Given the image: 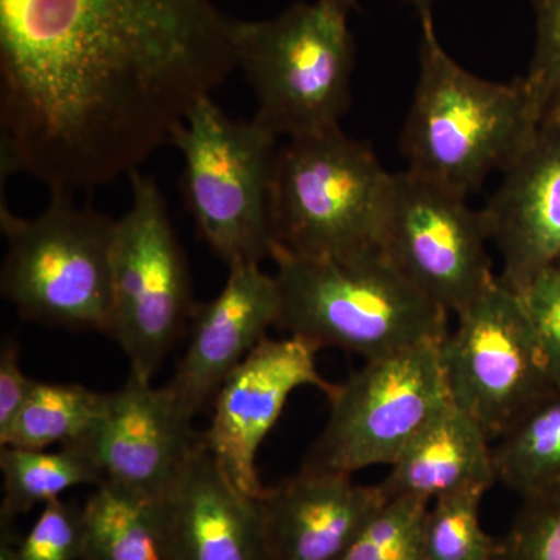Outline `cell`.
<instances>
[{"label": "cell", "mask_w": 560, "mask_h": 560, "mask_svg": "<svg viewBox=\"0 0 560 560\" xmlns=\"http://www.w3.org/2000/svg\"><path fill=\"white\" fill-rule=\"evenodd\" d=\"M441 342H423L368 360L335 386L329 418L302 467L353 475L368 467H389L399 458L452 404Z\"/></svg>", "instance_id": "9"}, {"label": "cell", "mask_w": 560, "mask_h": 560, "mask_svg": "<svg viewBox=\"0 0 560 560\" xmlns=\"http://www.w3.org/2000/svg\"><path fill=\"white\" fill-rule=\"evenodd\" d=\"M430 501H386L340 560H425L423 521Z\"/></svg>", "instance_id": "24"}, {"label": "cell", "mask_w": 560, "mask_h": 560, "mask_svg": "<svg viewBox=\"0 0 560 560\" xmlns=\"http://www.w3.org/2000/svg\"><path fill=\"white\" fill-rule=\"evenodd\" d=\"M541 121L525 77L474 75L442 47L433 14L420 16L418 84L401 135L407 171L467 198L525 150Z\"/></svg>", "instance_id": "2"}, {"label": "cell", "mask_w": 560, "mask_h": 560, "mask_svg": "<svg viewBox=\"0 0 560 560\" xmlns=\"http://www.w3.org/2000/svg\"><path fill=\"white\" fill-rule=\"evenodd\" d=\"M497 482L492 441L480 423L447 405L389 466L381 488L388 499L433 501L466 488Z\"/></svg>", "instance_id": "18"}, {"label": "cell", "mask_w": 560, "mask_h": 560, "mask_svg": "<svg viewBox=\"0 0 560 560\" xmlns=\"http://www.w3.org/2000/svg\"><path fill=\"white\" fill-rule=\"evenodd\" d=\"M81 560H176L165 499L102 482L81 506Z\"/></svg>", "instance_id": "19"}, {"label": "cell", "mask_w": 560, "mask_h": 560, "mask_svg": "<svg viewBox=\"0 0 560 560\" xmlns=\"http://www.w3.org/2000/svg\"><path fill=\"white\" fill-rule=\"evenodd\" d=\"M493 560H560V482L521 497Z\"/></svg>", "instance_id": "25"}, {"label": "cell", "mask_w": 560, "mask_h": 560, "mask_svg": "<svg viewBox=\"0 0 560 560\" xmlns=\"http://www.w3.org/2000/svg\"><path fill=\"white\" fill-rule=\"evenodd\" d=\"M488 223L467 206L410 171L390 175L383 217V254L434 304L458 315L497 279Z\"/></svg>", "instance_id": "11"}, {"label": "cell", "mask_w": 560, "mask_h": 560, "mask_svg": "<svg viewBox=\"0 0 560 560\" xmlns=\"http://www.w3.org/2000/svg\"><path fill=\"white\" fill-rule=\"evenodd\" d=\"M108 393H97L77 383L36 382L20 415L5 433L0 447L47 451L54 445L86 440L105 411Z\"/></svg>", "instance_id": "22"}, {"label": "cell", "mask_w": 560, "mask_h": 560, "mask_svg": "<svg viewBox=\"0 0 560 560\" xmlns=\"http://www.w3.org/2000/svg\"><path fill=\"white\" fill-rule=\"evenodd\" d=\"M213 0H0V172L50 191L140 171L235 70Z\"/></svg>", "instance_id": "1"}, {"label": "cell", "mask_w": 560, "mask_h": 560, "mask_svg": "<svg viewBox=\"0 0 560 560\" xmlns=\"http://www.w3.org/2000/svg\"><path fill=\"white\" fill-rule=\"evenodd\" d=\"M128 178L131 205L116 224L105 335L124 350L131 374L153 381L198 304L160 186L140 171Z\"/></svg>", "instance_id": "8"}, {"label": "cell", "mask_w": 560, "mask_h": 560, "mask_svg": "<svg viewBox=\"0 0 560 560\" xmlns=\"http://www.w3.org/2000/svg\"><path fill=\"white\" fill-rule=\"evenodd\" d=\"M2 470V528L33 508L61 499L66 490L77 486H98L103 482L101 467L86 445H62L58 451L33 448H0Z\"/></svg>", "instance_id": "20"}, {"label": "cell", "mask_w": 560, "mask_h": 560, "mask_svg": "<svg viewBox=\"0 0 560 560\" xmlns=\"http://www.w3.org/2000/svg\"><path fill=\"white\" fill-rule=\"evenodd\" d=\"M318 350L293 335L282 340L267 337L213 397L212 420L202 433V444L242 492L250 497L264 493L257 455L291 394L305 386L323 390L327 397L334 393L337 385L327 382L316 366Z\"/></svg>", "instance_id": "12"}, {"label": "cell", "mask_w": 560, "mask_h": 560, "mask_svg": "<svg viewBox=\"0 0 560 560\" xmlns=\"http://www.w3.org/2000/svg\"><path fill=\"white\" fill-rule=\"evenodd\" d=\"M536 49L525 75L541 117H560V0H533Z\"/></svg>", "instance_id": "27"}, {"label": "cell", "mask_w": 560, "mask_h": 560, "mask_svg": "<svg viewBox=\"0 0 560 560\" xmlns=\"http://www.w3.org/2000/svg\"><path fill=\"white\" fill-rule=\"evenodd\" d=\"M348 16L331 0H315L270 20L231 18L235 68L256 95L254 119L278 138L340 127L355 66Z\"/></svg>", "instance_id": "5"}, {"label": "cell", "mask_w": 560, "mask_h": 560, "mask_svg": "<svg viewBox=\"0 0 560 560\" xmlns=\"http://www.w3.org/2000/svg\"><path fill=\"white\" fill-rule=\"evenodd\" d=\"M116 224L105 213L80 208L66 191H51L49 206L32 219L11 212L2 200V296L25 320L105 334Z\"/></svg>", "instance_id": "6"}, {"label": "cell", "mask_w": 560, "mask_h": 560, "mask_svg": "<svg viewBox=\"0 0 560 560\" xmlns=\"http://www.w3.org/2000/svg\"><path fill=\"white\" fill-rule=\"evenodd\" d=\"M228 268L223 290L195 308L189 345L165 385L191 419L267 338L268 329L278 326L280 301L275 275L249 261Z\"/></svg>", "instance_id": "15"}, {"label": "cell", "mask_w": 560, "mask_h": 560, "mask_svg": "<svg viewBox=\"0 0 560 560\" xmlns=\"http://www.w3.org/2000/svg\"><path fill=\"white\" fill-rule=\"evenodd\" d=\"M390 175L370 143L340 127L287 139L272 173L275 248L307 259L382 250Z\"/></svg>", "instance_id": "4"}, {"label": "cell", "mask_w": 560, "mask_h": 560, "mask_svg": "<svg viewBox=\"0 0 560 560\" xmlns=\"http://www.w3.org/2000/svg\"><path fill=\"white\" fill-rule=\"evenodd\" d=\"M278 326L316 348L374 360L441 342L448 312L405 278L383 250L349 259H307L275 248Z\"/></svg>", "instance_id": "3"}, {"label": "cell", "mask_w": 560, "mask_h": 560, "mask_svg": "<svg viewBox=\"0 0 560 560\" xmlns=\"http://www.w3.org/2000/svg\"><path fill=\"white\" fill-rule=\"evenodd\" d=\"M521 294L544 349L552 385L560 386V268L540 272Z\"/></svg>", "instance_id": "28"}, {"label": "cell", "mask_w": 560, "mask_h": 560, "mask_svg": "<svg viewBox=\"0 0 560 560\" xmlns=\"http://www.w3.org/2000/svg\"><path fill=\"white\" fill-rule=\"evenodd\" d=\"M165 501L176 560H268L259 497L242 492L205 444Z\"/></svg>", "instance_id": "17"}, {"label": "cell", "mask_w": 560, "mask_h": 560, "mask_svg": "<svg viewBox=\"0 0 560 560\" xmlns=\"http://www.w3.org/2000/svg\"><path fill=\"white\" fill-rule=\"evenodd\" d=\"M482 213L501 282L521 293L540 272L560 268V117L541 121Z\"/></svg>", "instance_id": "14"}, {"label": "cell", "mask_w": 560, "mask_h": 560, "mask_svg": "<svg viewBox=\"0 0 560 560\" xmlns=\"http://www.w3.org/2000/svg\"><path fill=\"white\" fill-rule=\"evenodd\" d=\"M456 318L440 346L448 394L493 442L555 385L522 294L499 276Z\"/></svg>", "instance_id": "10"}, {"label": "cell", "mask_w": 560, "mask_h": 560, "mask_svg": "<svg viewBox=\"0 0 560 560\" xmlns=\"http://www.w3.org/2000/svg\"><path fill=\"white\" fill-rule=\"evenodd\" d=\"M0 560H10L9 544L2 537V545H0Z\"/></svg>", "instance_id": "31"}, {"label": "cell", "mask_w": 560, "mask_h": 560, "mask_svg": "<svg viewBox=\"0 0 560 560\" xmlns=\"http://www.w3.org/2000/svg\"><path fill=\"white\" fill-rule=\"evenodd\" d=\"M278 136L202 98L173 132L183 154V194L198 234L228 267L261 264L275 248L271 187Z\"/></svg>", "instance_id": "7"}, {"label": "cell", "mask_w": 560, "mask_h": 560, "mask_svg": "<svg viewBox=\"0 0 560 560\" xmlns=\"http://www.w3.org/2000/svg\"><path fill=\"white\" fill-rule=\"evenodd\" d=\"M388 500L381 485L302 467L259 497L268 560H340Z\"/></svg>", "instance_id": "16"}, {"label": "cell", "mask_w": 560, "mask_h": 560, "mask_svg": "<svg viewBox=\"0 0 560 560\" xmlns=\"http://www.w3.org/2000/svg\"><path fill=\"white\" fill-rule=\"evenodd\" d=\"M331 2L337 3L346 13H350V11L359 7L360 0H331ZM407 2L415 7L419 16H423V14H431V10H433L436 0H407Z\"/></svg>", "instance_id": "30"}, {"label": "cell", "mask_w": 560, "mask_h": 560, "mask_svg": "<svg viewBox=\"0 0 560 560\" xmlns=\"http://www.w3.org/2000/svg\"><path fill=\"white\" fill-rule=\"evenodd\" d=\"M497 482L528 495L560 482V386H552L492 442Z\"/></svg>", "instance_id": "21"}, {"label": "cell", "mask_w": 560, "mask_h": 560, "mask_svg": "<svg viewBox=\"0 0 560 560\" xmlns=\"http://www.w3.org/2000/svg\"><path fill=\"white\" fill-rule=\"evenodd\" d=\"M128 375L108 393L105 411L81 444L101 467L103 482L150 499H165L202 444L167 386Z\"/></svg>", "instance_id": "13"}, {"label": "cell", "mask_w": 560, "mask_h": 560, "mask_svg": "<svg viewBox=\"0 0 560 560\" xmlns=\"http://www.w3.org/2000/svg\"><path fill=\"white\" fill-rule=\"evenodd\" d=\"M486 488H466L431 501L423 521L425 560H493L497 539L481 522Z\"/></svg>", "instance_id": "23"}, {"label": "cell", "mask_w": 560, "mask_h": 560, "mask_svg": "<svg viewBox=\"0 0 560 560\" xmlns=\"http://www.w3.org/2000/svg\"><path fill=\"white\" fill-rule=\"evenodd\" d=\"M33 385L35 381L22 371L20 346L5 338L0 349V434L18 418Z\"/></svg>", "instance_id": "29"}, {"label": "cell", "mask_w": 560, "mask_h": 560, "mask_svg": "<svg viewBox=\"0 0 560 560\" xmlns=\"http://www.w3.org/2000/svg\"><path fill=\"white\" fill-rule=\"evenodd\" d=\"M9 544L10 560H81V508L58 499L44 504L20 544Z\"/></svg>", "instance_id": "26"}]
</instances>
